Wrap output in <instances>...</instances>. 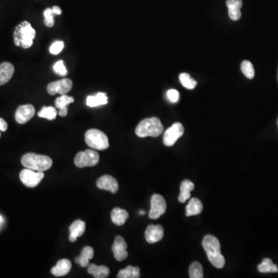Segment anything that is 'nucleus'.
Instances as JSON below:
<instances>
[{"instance_id":"nucleus-1","label":"nucleus","mask_w":278,"mask_h":278,"mask_svg":"<svg viewBox=\"0 0 278 278\" xmlns=\"http://www.w3.org/2000/svg\"><path fill=\"white\" fill-rule=\"evenodd\" d=\"M202 247L206 251L208 259L216 268L221 269L225 266L224 257L221 254L220 243L214 236L206 235L202 239Z\"/></svg>"},{"instance_id":"nucleus-2","label":"nucleus","mask_w":278,"mask_h":278,"mask_svg":"<svg viewBox=\"0 0 278 278\" xmlns=\"http://www.w3.org/2000/svg\"><path fill=\"white\" fill-rule=\"evenodd\" d=\"M163 131L164 127L160 119L153 117L141 120L136 127V134L140 138H157L161 136Z\"/></svg>"},{"instance_id":"nucleus-3","label":"nucleus","mask_w":278,"mask_h":278,"mask_svg":"<svg viewBox=\"0 0 278 278\" xmlns=\"http://www.w3.org/2000/svg\"><path fill=\"white\" fill-rule=\"evenodd\" d=\"M14 43L23 49L31 47L35 38L36 31L27 21H23L16 27L14 31Z\"/></svg>"},{"instance_id":"nucleus-4","label":"nucleus","mask_w":278,"mask_h":278,"mask_svg":"<svg viewBox=\"0 0 278 278\" xmlns=\"http://www.w3.org/2000/svg\"><path fill=\"white\" fill-rule=\"evenodd\" d=\"M21 163L26 169L38 172H44L52 167L53 161L49 156L30 152L22 156L21 159Z\"/></svg>"},{"instance_id":"nucleus-5","label":"nucleus","mask_w":278,"mask_h":278,"mask_svg":"<svg viewBox=\"0 0 278 278\" xmlns=\"http://www.w3.org/2000/svg\"><path fill=\"white\" fill-rule=\"evenodd\" d=\"M85 142L95 150H105L109 147L108 136L99 129L88 130L85 133Z\"/></svg>"},{"instance_id":"nucleus-6","label":"nucleus","mask_w":278,"mask_h":278,"mask_svg":"<svg viewBox=\"0 0 278 278\" xmlns=\"http://www.w3.org/2000/svg\"><path fill=\"white\" fill-rule=\"evenodd\" d=\"M100 160V156L96 151L92 149L78 152L74 159V164L78 168L95 166Z\"/></svg>"},{"instance_id":"nucleus-7","label":"nucleus","mask_w":278,"mask_h":278,"mask_svg":"<svg viewBox=\"0 0 278 278\" xmlns=\"http://www.w3.org/2000/svg\"><path fill=\"white\" fill-rule=\"evenodd\" d=\"M43 178H44L43 172H38L26 168L21 171L20 174L21 182L28 188L37 187Z\"/></svg>"},{"instance_id":"nucleus-8","label":"nucleus","mask_w":278,"mask_h":278,"mask_svg":"<svg viewBox=\"0 0 278 278\" xmlns=\"http://www.w3.org/2000/svg\"><path fill=\"white\" fill-rule=\"evenodd\" d=\"M166 202L162 196L154 194L151 199V209L149 211V218L157 219L163 215L166 211Z\"/></svg>"},{"instance_id":"nucleus-9","label":"nucleus","mask_w":278,"mask_h":278,"mask_svg":"<svg viewBox=\"0 0 278 278\" xmlns=\"http://www.w3.org/2000/svg\"><path fill=\"white\" fill-rule=\"evenodd\" d=\"M184 134V127L181 123L176 122L165 131L163 143L165 146H173Z\"/></svg>"},{"instance_id":"nucleus-10","label":"nucleus","mask_w":278,"mask_h":278,"mask_svg":"<svg viewBox=\"0 0 278 278\" xmlns=\"http://www.w3.org/2000/svg\"><path fill=\"white\" fill-rule=\"evenodd\" d=\"M72 87V80L71 79L64 78L62 80L49 83L46 90L50 95H55L56 94L63 95H67V93L70 92Z\"/></svg>"},{"instance_id":"nucleus-11","label":"nucleus","mask_w":278,"mask_h":278,"mask_svg":"<svg viewBox=\"0 0 278 278\" xmlns=\"http://www.w3.org/2000/svg\"><path fill=\"white\" fill-rule=\"evenodd\" d=\"M96 185L99 189L107 190L113 194L119 191V186L117 179L109 175L100 176V178L97 180Z\"/></svg>"},{"instance_id":"nucleus-12","label":"nucleus","mask_w":278,"mask_h":278,"mask_svg":"<svg viewBox=\"0 0 278 278\" xmlns=\"http://www.w3.org/2000/svg\"><path fill=\"white\" fill-rule=\"evenodd\" d=\"M128 244L121 236H117L115 239L112 251L114 256L118 261H123L128 258V251H127Z\"/></svg>"},{"instance_id":"nucleus-13","label":"nucleus","mask_w":278,"mask_h":278,"mask_svg":"<svg viewBox=\"0 0 278 278\" xmlns=\"http://www.w3.org/2000/svg\"><path fill=\"white\" fill-rule=\"evenodd\" d=\"M36 111L32 104L21 105L16 111L15 119L19 124H26L35 115Z\"/></svg>"},{"instance_id":"nucleus-14","label":"nucleus","mask_w":278,"mask_h":278,"mask_svg":"<svg viewBox=\"0 0 278 278\" xmlns=\"http://www.w3.org/2000/svg\"><path fill=\"white\" fill-rule=\"evenodd\" d=\"M145 239L150 244L158 243L163 238L164 229L161 225H149L145 230Z\"/></svg>"},{"instance_id":"nucleus-15","label":"nucleus","mask_w":278,"mask_h":278,"mask_svg":"<svg viewBox=\"0 0 278 278\" xmlns=\"http://www.w3.org/2000/svg\"><path fill=\"white\" fill-rule=\"evenodd\" d=\"M74 99L73 97L67 96V95H61L55 100L56 108L59 109V114L60 117H66L68 112V105L74 103Z\"/></svg>"},{"instance_id":"nucleus-16","label":"nucleus","mask_w":278,"mask_h":278,"mask_svg":"<svg viewBox=\"0 0 278 278\" xmlns=\"http://www.w3.org/2000/svg\"><path fill=\"white\" fill-rule=\"evenodd\" d=\"M86 223L80 219L74 221L70 226V237L69 239L71 242H75L79 237H81L85 232Z\"/></svg>"},{"instance_id":"nucleus-17","label":"nucleus","mask_w":278,"mask_h":278,"mask_svg":"<svg viewBox=\"0 0 278 278\" xmlns=\"http://www.w3.org/2000/svg\"><path fill=\"white\" fill-rule=\"evenodd\" d=\"M229 17L232 20H239L241 17L240 8L243 6L242 0H226Z\"/></svg>"},{"instance_id":"nucleus-18","label":"nucleus","mask_w":278,"mask_h":278,"mask_svg":"<svg viewBox=\"0 0 278 278\" xmlns=\"http://www.w3.org/2000/svg\"><path fill=\"white\" fill-rule=\"evenodd\" d=\"M71 262L67 259H60L59 261L57 263V265L54 266L51 269V274L55 277H62L67 275L70 271H71Z\"/></svg>"},{"instance_id":"nucleus-19","label":"nucleus","mask_w":278,"mask_h":278,"mask_svg":"<svg viewBox=\"0 0 278 278\" xmlns=\"http://www.w3.org/2000/svg\"><path fill=\"white\" fill-rule=\"evenodd\" d=\"M14 74V66L9 62L0 64V86L4 85L9 81Z\"/></svg>"},{"instance_id":"nucleus-20","label":"nucleus","mask_w":278,"mask_h":278,"mask_svg":"<svg viewBox=\"0 0 278 278\" xmlns=\"http://www.w3.org/2000/svg\"><path fill=\"white\" fill-rule=\"evenodd\" d=\"M195 189V185L192 181L189 179H185L182 181L180 185V194L179 196V201L181 203H184L185 201H187L190 199L191 195L190 193Z\"/></svg>"},{"instance_id":"nucleus-21","label":"nucleus","mask_w":278,"mask_h":278,"mask_svg":"<svg viewBox=\"0 0 278 278\" xmlns=\"http://www.w3.org/2000/svg\"><path fill=\"white\" fill-rule=\"evenodd\" d=\"M128 217L129 215H128V212L119 207H115L111 211V221L113 222L114 224L117 225V226L124 225L128 219Z\"/></svg>"},{"instance_id":"nucleus-22","label":"nucleus","mask_w":278,"mask_h":278,"mask_svg":"<svg viewBox=\"0 0 278 278\" xmlns=\"http://www.w3.org/2000/svg\"><path fill=\"white\" fill-rule=\"evenodd\" d=\"M108 97L105 93L99 92L95 96H88L86 100V104L90 108H95L100 105L108 104Z\"/></svg>"},{"instance_id":"nucleus-23","label":"nucleus","mask_w":278,"mask_h":278,"mask_svg":"<svg viewBox=\"0 0 278 278\" xmlns=\"http://www.w3.org/2000/svg\"><path fill=\"white\" fill-rule=\"evenodd\" d=\"M94 257V249L90 246L83 247L80 256L75 259V262L80 264V267H87L89 266V260Z\"/></svg>"},{"instance_id":"nucleus-24","label":"nucleus","mask_w":278,"mask_h":278,"mask_svg":"<svg viewBox=\"0 0 278 278\" xmlns=\"http://www.w3.org/2000/svg\"><path fill=\"white\" fill-rule=\"evenodd\" d=\"M202 210H203V206L201 201L197 198H192L185 207V210H186L185 214L187 217L199 215V213H202Z\"/></svg>"},{"instance_id":"nucleus-25","label":"nucleus","mask_w":278,"mask_h":278,"mask_svg":"<svg viewBox=\"0 0 278 278\" xmlns=\"http://www.w3.org/2000/svg\"><path fill=\"white\" fill-rule=\"evenodd\" d=\"M87 272L92 275L95 278H108L110 275V270L106 266H97L94 263L89 264L87 268Z\"/></svg>"},{"instance_id":"nucleus-26","label":"nucleus","mask_w":278,"mask_h":278,"mask_svg":"<svg viewBox=\"0 0 278 278\" xmlns=\"http://www.w3.org/2000/svg\"><path fill=\"white\" fill-rule=\"evenodd\" d=\"M141 276L139 267L128 266L126 268L121 269L118 274L119 278H139Z\"/></svg>"},{"instance_id":"nucleus-27","label":"nucleus","mask_w":278,"mask_h":278,"mask_svg":"<svg viewBox=\"0 0 278 278\" xmlns=\"http://www.w3.org/2000/svg\"><path fill=\"white\" fill-rule=\"evenodd\" d=\"M258 271L262 274H267V273H278V267L276 264L273 263L270 258H265L263 259L260 264L258 267Z\"/></svg>"},{"instance_id":"nucleus-28","label":"nucleus","mask_w":278,"mask_h":278,"mask_svg":"<svg viewBox=\"0 0 278 278\" xmlns=\"http://www.w3.org/2000/svg\"><path fill=\"white\" fill-rule=\"evenodd\" d=\"M58 115V111L54 107H43L41 111L38 112V116L40 118L47 119V120H54Z\"/></svg>"},{"instance_id":"nucleus-29","label":"nucleus","mask_w":278,"mask_h":278,"mask_svg":"<svg viewBox=\"0 0 278 278\" xmlns=\"http://www.w3.org/2000/svg\"><path fill=\"white\" fill-rule=\"evenodd\" d=\"M179 80L182 86L189 90L194 89L196 86L197 85V80H195L189 74H186V73H182V74H180Z\"/></svg>"},{"instance_id":"nucleus-30","label":"nucleus","mask_w":278,"mask_h":278,"mask_svg":"<svg viewBox=\"0 0 278 278\" xmlns=\"http://www.w3.org/2000/svg\"><path fill=\"white\" fill-rule=\"evenodd\" d=\"M189 278H203V270L202 266L199 262H193L189 267Z\"/></svg>"},{"instance_id":"nucleus-31","label":"nucleus","mask_w":278,"mask_h":278,"mask_svg":"<svg viewBox=\"0 0 278 278\" xmlns=\"http://www.w3.org/2000/svg\"><path fill=\"white\" fill-rule=\"evenodd\" d=\"M240 68L246 78H248V79H253L254 78L255 71H254V66H253L251 62L249 61V60H244L241 63Z\"/></svg>"},{"instance_id":"nucleus-32","label":"nucleus","mask_w":278,"mask_h":278,"mask_svg":"<svg viewBox=\"0 0 278 278\" xmlns=\"http://www.w3.org/2000/svg\"><path fill=\"white\" fill-rule=\"evenodd\" d=\"M54 14L52 9L50 8H46L43 12V16H44V24L47 27H53L54 25Z\"/></svg>"},{"instance_id":"nucleus-33","label":"nucleus","mask_w":278,"mask_h":278,"mask_svg":"<svg viewBox=\"0 0 278 278\" xmlns=\"http://www.w3.org/2000/svg\"><path fill=\"white\" fill-rule=\"evenodd\" d=\"M54 71L60 76H65L67 74V70L63 60H59L54 65Z\"/></svg>"},{"instance_id":"nucleus-34","label":"nucleus","mask_w":278,"mask_h":278,"mask_svg":"<svg viewBox=\"0 0 278 278\" xmlns=\"http://www.w3.org/2000/svg\"><path fill=\"white\" fill-rule=\"evenodd\" d=\"M64 47V43L63 41L58 40L54 42L50 47V53L54 55H58L61 52Z\"/></svg>"},{"instance_id":"nucleus-35","label":"nucleus","mask_w":278,"mask_h":278,"mask_svg":"<svg viewBox=\"0 0 278 278\" xmlns=\"http://www.w3.org/2000/svg\"><path fill=\"white\" fill-rule=\"evenodd\" d=\"M167 98L172 103H176L179 99V93L175 89H170L167 91Z\"/></svg>"},{"instance_id":"nucleus-36","label":"nucleus","mask_w":278,"mask_h":278,"mask_svg":"<svg viewBox=\"0 0 278 278\" xmlns=\"http://www.w3.org/2000/svg\"><path fill=\"white\" fill-rule=\"evenodd\" d=\"M8 128V124L4 119H0V132H6Z\"/></svg>"},{"instance_id":"nucleus-37","label":"nucleus","mask_w":278,"mask_h":278,"mask_svg":"<svg viewBox=\"0 0 278 278\" xmlns=\"http://www.w3.org/2000/svg\"><path fill=\"white\" fill-rule=\"evenodd\" d=\"M52 10L55 15H61L62 10L59 6H54V7L52 8Z\"/></svg>"},{"instance_id":"nucleus-38","label":"nucleus","mask_w":278,"mask_h":278,"mask_svg":"<svg viewBox=\"0 0 278 278\" xmlns=\"http://www.w3.org/2000/svg\"><path fill=\"white\" fill-rule=\"evenodd\" d=\"M139 214H140V215H145V211H140L139 212Z\"/></svg>"},{"instance_id":"nucleus-39","label":"nucleus","mask_w":278,"mask_h":278,"mask_svg":"<svg viewBox=\"0 0 278 278\" xmlns=\"http://www.w3.org/2000/svg\"><path fill=\"white\" fill-rule=\"evenodd\" d=\"M2 222V216L0 215V224H1V222Z\"/></svg>"},{"instance_id":"nucleus-40","label":"nucleus","mask_w":278,"mask_h":278,"mask_svg":"<svg viewBox=\"0 0 278 278\" xmlns=\"http://www.w3.org/2000/svg\"><path fill=\"white\" fill-rule=\"evenodd\" d=\"M0 137H1V133H0Z\"/></svg>"},{"instance_id":"nucleus-41","label":"nucleus","mask_w":278,"mask_h":278,"mask_svg":"<svg viewBox=\"0 0 278 278\" xmlns=\"http://www.w3.org/2000/svg\"></svg>"},{"instance_id":"nucleus-42","label":"nucleus","mask_w":278,"mask_h":278,"mask_svg":"<svg viewBox=\"0 0 278 278\" xmlns=\"http://www.w3.org/2000/svg\"></svg>"}]
</instances>
